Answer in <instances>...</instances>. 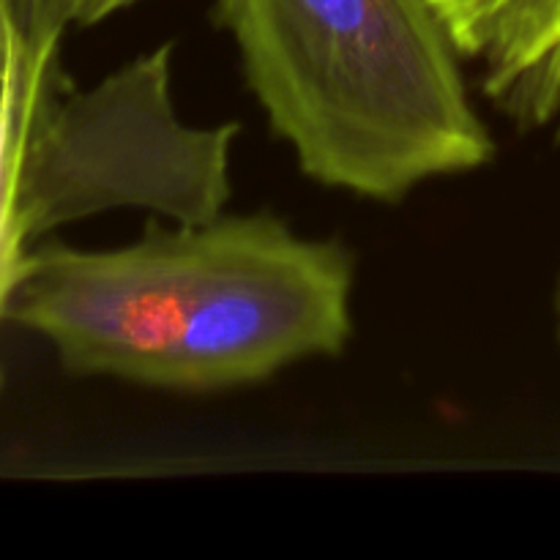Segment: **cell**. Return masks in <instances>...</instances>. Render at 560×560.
<instances>
[{
	"label": "cell",
	"instance_id": "4",
	"mask_svg": "<svg viewBox=\"0 0 560 560\" xmlns=\"http://www.w3.org/2000/svg\"><path fill=\"white\" fill-rule=\"evenodd\" d=\"M481 93L517 129L560 140V0H438Z\"/></svg>",
	"mask_w": 560,
	"mask_h": 560
},
{
	"label": "cell",
	"instance_id": "1",
	"mask_svg": "<svg viewBox=\"0 0 560 560\" xmlns=\"http://www.w3.org/2000/svg\"><path fill=\"white\" fill-rule=\"evenodd\" d=\"M355 260L271 213L151 224L115 249H31L9 320L74 375L164 392L252 386L353 334Z\"/></svg>",
	"mask_w": 560,
	"mask_h": 560
},
{
	"label": "cell",
	"instance_id": "8",
	"mask_svg": "<svg viewBox=\"0 0 560 560\" xmlns=\"http://www.w3.org/2000/svg\"><path fill=\"white\" fill-rule=\"evenodd\" d=\"M556 315H558V337H560V279H558V290H556Z\"/></svg>",
	"mask_w": 560,
	"mask_h": 560
},
{
	"label": "cell",
	"instance_id": "2",
	"mask_svg": "<svg viewBox=\"0 0 560 560\" xmlns=\"http://www.w3.org/2000/svg\"><path fill=\"white\" fill-rule=\"evenodd\" d=\"M246 85L299 167L399 202L495 156L438 0H213Z\"/></svg>",
	"mask_w": 560,
	"mask_h": 560
},
{
	"label": "cell",
	"instance_id": "6",
	"mask_svg": "<svg viewBox=\"0 0 560 560\" xmlns=\"http://www.w3.org/2000/svg\"><path fill=\"white\" fill-rule=\"evenodd\" d=\"M140 0H25L27 16L36 25L66 33V27H88Z\"/></svg>",
	"mask_w": 560,
	"mask_h": 560
},
{
	"label": "cell",
	"instance_id": "5",
	"mask_svg": "<svg viewBox=\"0 0 560 560\" xmlns=\"http://www.w3.org/2000/svg\"><path fill=\"white\" fill-rule=\"evenodd\" d=\"M58 77V44H27L3 109H0V323L9 320L25 262L31 257V233L20 208V173L27 135L38 102ZM3 388V372H0Z\"/></svg>",
	"mask_w": 560,
	"mask_h": 560
},
{
	"label": "cell",
	"instance_id": "3",
	"mask_svg": "<svg viewBox=\"0 0 560 560\" xmlns=\"http://www.w3.org/2000/svg\"><path fill=\"white\" fill-rule=\"evenodd\" d=\"M173 44L140 55L88 91L47 88L20 173L31 238L118 208L208 222L230 200L238 126H189L173 102Z\"/></svg>",
	"mask_w": 560,
	"mask_h": 560
},
{
	"label": "cell",
	"instance_id": "7",
	"mask_svg": "<svg viewBox=\"0 0 560 560\" xmlns=\"http://www.w3.org/2000/svg\"><path fill=\"white\" fill-rule=\"evenodd\" d=\"M27 42H31V22H27L22 0H0V109H3L11 80L20 69Z\"/></svg>",
	"mask_w": 560,
	"mask_h": 560
}]
</instances>
